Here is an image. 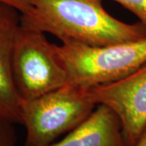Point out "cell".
Returning a JSON list of instances; mask_svg holds the SVG:
<instances>
[{
    "mask_svg": "<svg viewBox=\"0 0 146 146\" xmlns=\"http://www.w3.org/2000/svg\"><path fill=\"white\" fill-rule=\"evenodd\" d=\"M11 71L21 100L35 98L68 84L56 45L49 42L44 33L21 25L14 42Z\"/></svg>",
    "mask_w": 146,
    "mask_h": 146,
    "instance_id": "4",
    "label": "cell"
},
{
    "mask_svg": "<svg viewBox=\"0 0 146 146\" xmlns=\"http://www.w3.org/2000/svg\"><path fill=\"white\" fill-rule=\"evenodd\" d=\"M103 0H30L21 15V26L50 33L62 43L102 46L146 37L141 23L128 24L112 16Z\"/></svg>",
    "mask_w": 146,
    "mask_h": 146,
    "instance_id": "1",
    "label": "cell"
},
{
    "mask_svg": "<svg viewBox=\"0 0 146 146\" xmlns=\"http://www.w3.org/2000/svg\"><path fill=\"white\" fill-rule=\"evenodd\" d=\"M21 12L0 3V119L21 124V99L12 78L11 59Z\"/></svg>",
    "mask_w": 146,
    "mask_h": 146,
    "instance_id": "6",
    "label": "cell"
},
{
    "mask_svg": "<svg viewBox=\"0 0 146 146\" xmlns=\"http://www.w3.org/2000/svg\"><path fill=\"white\" fill-rule=\"evenodd\" d=\"M98 105L90 89L68 84L29 100H21L25 146H45L81 124Z\"/></svg>",
    "mask_w": 146,
    "mask_h": 146,
    "instance_id": "2",
    "label": "cell"
},
{
    "mask_svg": "<svg viewBox=\"0 0 146 146\" xmlns=\"http://www.w3.org/2000/svg\"><path fill=\"white\" fill-rule=\"evenodd\" d=\"M16 134L14 123L0 119V146H16Z\"/></svg>",
    "mask_w": 146,
    "mask_h": 146,
    "instance_id": "9",
    "label": "cell"
},
{
    "mask_svg": "<svg viewBox=\"0 0 146 146\" xmlns=\"http://www.w3.org/2000/svg\"><path fill=\"white\" fill-rule=\"evenodd\" d=\"M0 3L16 8L21 14L26 12L30 7V0H0Z\"/></svg>",
    "mask_w": 146,
    "mask_h": 146,
    "instance_id": "10",
    "label": "cell"
},
{
    "mask_svg": "<svg viewBox=\"0 0 146 146\" xmlns=\"http://www.w3.org/2000/svg\"><path fill=\"white\" fill-rule=\"evenodd\" d=\"M97 105L119 118L126 146H135L146 127V64L112 83L90 89Z\"/></svg>",
    "mask_w": 146,
    "mask_h": 146,
    "instance_id": "5",
    "label": "cell"
},
{
    "mask_svg": "<svg viewBox=\"0 0 146 146\" xmlns=\"http://www.w3.org/2000/svg\"><path fill=\"white\" fill-rule=\"evenodd\" d=\"M56 50L68 84L86 89L115 82L146 64V37L95 47L62 43Z\"/></svg>",
    "mask_w": 146,
    "mask_h": 146,
    "instance_id": "3",
    "label": "cell"
},
{
    "mask_svg": "<svg viewBox=\"0 0 146 146\" xmlns=\"http://www.w3.org/2000/svg\"><path fill=\"white\" fill-rule=\"evenodd\" d=\"M45 146H126L122 125L109 107L98 105L87 119L63 139Z\"/></svg>",
    "mask_w": 146,
    "mask_h": 146,
    "instance_id": "7",
    "label": "cell"
},
{
    "mask_svg": "<svg viewBox=\"0 0 146 146\" xmlns=\"http://www.w3.org/2000/svg\"><path fill=\"white\" fill-rule=\"evenodd\" d=\"M130 11L146 27V0H114Z\"/></svg>",
    "mask_w": 146,
    "mask_h": 146,
    "instance_id": "8",
    "label": "cell"
},
{
    "mask_svg": "<svg viewBox=\"0 0 146 146\" xmlns=\"http://www.w3.org/2000/svg\"><path fill=\"white\" fill-rule=\"evenodd\" d=\"M135 146H146V127L145 130L143 131L139 140L137 141Z\"/></svg>",
    "mask_w": 146,
    "mask_h": 146,
    "instance_id": "11",
    "label": "cell"
}]
</instances>
